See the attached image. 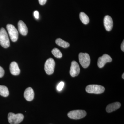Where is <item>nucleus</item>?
Listing matches in <instances>:
<instances>
[{
	"mask_svg": "<svg viewBox=\"0 0 124 124\" xmlns=\"http://www.w3.org/2000/svg\"><path fill=\"white\" fill-rule=\"evenodd\" d=\"M9 39L7 32L4 28L0 29V45L5 48L10 46Z\"/></svg>",
	"mask_w": 124,
	"mask_h": 124,
	"instance_id": "f257e3e1",
	"label": "nucleus"
},
{
	"mask_svg": "<svg viewBox=\"0 0 124 124\" xmlns=\"http://www.w3.org/2000/svg\"><path fill=\"white\" fill-rule=\"evenodd\" d=\"M24 118V116L21 113L15 114L10 112L8 114V120L9 123L11 124H19L23 121Z\"/></svg>",
	"mask_w": 124,
	"mask_h": 124,
	"instance_id": "f03ea898",
	"label": "nucleus"
},
{
	"mask_svg": "<svg viewBox=\"0 0 124 124\" xmlns=\"http://www.w3.org/2000/svg\"><path fill=\"white\" fill-rule=\"evenodd\" d=\"M85 90L87 93H90L99 94L104 92L105 88L99 85H90L86 86Z\"/></svg>",
	"mask_w": 124,
	"mask_h": 124,
	"instance_id": "7ed1b4c3",
	"label": "nucleus"
},
{
	"mask_svg": "<svg viewBox=\"0 0 124 124\" xmlns=\"http://www.w3.org/2000/svg\"><path fill=\"white\" fill-rule=\"evenodd\" d=\"M7 31L13 42H16L18 38V32L14 26L11 24H7L6 26Z\"/></svg>",
	"mask_w": 124,
	"mask_h": 124,
	"instance_id": "20e7f679",
	"label": "nucleus"
},
{
	"mask_svg": "<svg viewBox=\"0 0 124 124\" xmlns=\"http://www.w3.org/2000/svg\"><path fill=\"white\" fill-rule=\"evenodd\" d=\"M86 111L83 110H75L71 111L68 113V116L70 119L75 120L80 119L86 116Z\"/></svg>",
	"mask_w": 124,
	"mask_h": 124,
	"instance_id": "39448f33",
	"label": "nucleus"
},
{
	"mask_svg": "<svg viewBox=\"0 0 124 124\" xmlns=\"http://www.w3.org/2000/svg\"><path fill=\"white\" fill-rule=\"evenodd\" d=\"M79 58L80 63L84 68H86L89 66L90 64V58L88 54L86 53H80Z\"/></svg>",
	"mask_w": 124,
	"mask_h": 124,
	"instance_id": "423d86ee",
	"label": "nucleus"
},
{
	"mask_svg": "<svg viewBox=\"0 0 124 124\" xmlns=\"http://www.w3.org/2000/svg\"><path fill=\"white\" fill-rule=\"evenodd\" d=\"M55 65V61L52 58L46 60L45 64V70L46 74L50 75L54 73Z\"/></svg>",
	"mask_w": 124,
	"mask_h": 124,
	"instance_id": "0eeeda50",
	"label": "nucleus"
},
{
	"mask_svg": "<svg viewBox=\"0 0 124 124\" xmlns=\"http://www.w3.org/2000/svg\"><path fill=\"white\" fill-rule=\"evenodd\" d=\"M112 61V59L110 55L105 54L102 57L99 58L98 60V66L100 68H102L104 66L105 64L107 62H110Z\"/></svg>",
	"mask_w": 124,
	"mask_h": 124,
	"instance_id": "6e6552de",
	"label": "nucleus"
},
{
	"mask_svg": "<svg viewBox=\"0 0 124 124\" xmlns=\"http://www.w3.org/2000/svg\"><path fill=\"white\" fill-rule=\"evenodd\" d=\"M80 72V68L79 64L76 61H72L70 69V75L72 77H75L78 76Z\"/></svg>",
	"mask_w": 124,
	"mask_h": 124,
	"instance_id": "1a4fd4ad",
	"label": "nucleus"
},
{
	"mask_svg": "<svg viewBox=\"0 0 124 124\" xmlns=\"http://www.w3.org/2000/svg\"><path fill=\"white\" fill-rule=\"evenodd\" d=\"M104 24L107 31H110L112 29L113 26V20L110 16L106 15L104 17Z\"/></svg>",
	"mask_w": 124,
	"mask_h": 124,
	"instance_id": "9d476101",
	"label": "nucleus"
},
{
	"mask_svg": "<svg viewBox=\"0 0 124 124\" xmlns=\"http://www.w3.org/2000/svg\"><path fill=\"white\" fill-rule=\"evenodd\" d=\"M34 92L33 89L29 87L26 89L24 91V95L27 101H31L33 100L34 97Z\"/></svg>",
	"mask_w": 124,
	"mask_h": 124,
	"instance_id": "9b49d317",
	"label": "nucleus"
},
{
	"mask_svg": "<svg viewBox=\"0 0 124 124\" xmlns=\"http://www.w3.org/2000/svg\"><path fill=\"white\" fill-rule=\"evenodd\" d=\"M10 70L12 75L17 76L20 73V69L16 62H12L10 65Z\"/></svg>",
	"mask_w": 124,
	"mask_h": 124,
	"instance_id": "f8f14e48",
	"label": "nucleus"
},
{
	"mask_svg": "<svg viewBox=\"0 0 124 124\" xmlns=\"http://www.w3.org/2000/svg\"><path fill=\"white\" fill-rule=\"evenodd\" d=\"M18 31L21 35L23 36L26 35L28 33V28L24 22L20 20L18 23Z\"/></svg>",
	"mask_w": 124,
	"mask_h": 124,
	"instance_id": "ddd939ff",
	"label": "nucleus"
},
{
	"mask_svg": "<svg viewBox=\"0 0 124 124\" xmlns=\"http://www.w3.org/2000/svg\"><path fill=\"white\" fill-rule=\"evenodd\" d=\"M121 106V104L119 102H116L108 104L107 106L106 110L108 113H110L117 110L120 108Z\"/></svg>",
	"mask_w": 124,
	"mask_h": 124,
	"instance_id": "4468645a",
	"label": "nucleus"
},
{
	"mask_svg": "<svg viewBox=\"0 0 124 124\" xmlns=\"http://www.w3.org/2000/svg\"><path fill=\"white\" fill-rule=\"evenodd\" d=\"M55 43L58 45L63 48H68L70 46L68 42H66L60 38H57L55 40Z\"/></svg>",
	"mask_w": 124,
	"mask_h": 124,
	"instance_id": "2eb2a0df",
	"label": "nucleus"
},
{
	"mask_svg": "<svg viewBox=\"0 0 124 124\" xmlns=\"http://www.w3.org/2000/svg\"><path fill=\"white\" fill-rule=\"evenodd\" d=\"M80 18L82 23L85 24H87L89 22L88 16L84 12H81L80 14Z\"/></svg>",
	"mask_w": 124,
	"mask_h": 124,
	"instance_id": "dca6fc26",
	"label": "nucleus"
},
{
	"mask_svg": "<svg viewBox=\"0 0 124 124\" xmlns=\"http://www.w3.org/2000/svg\"><path fill=\"white\" fill-rule=\"evenodd\" d=\"M0 95L4 97H7L8 96L9 91L6 86L0 85Z\"/></svg>",
	"mask_w": 124,
	"mask_h": 124,
	"instance_id": "f3484780",
	"label": "nucleus"
},
{
	"mask_svg": "<svg viewBox=\"0 0 124 124\" xmlns=\"http://www.w3.org/2000/svg\"><path fill=\"white\" fill-rule=\"evenodd\" d=\"M53 55L57 58H60L62 57V54L61 51L57 48H54L53 49V50L51 51Z\"/></svg>",
	"mask_w": 124,
	"mask_h": 124,
	"instance_id": "a211bd4d",
	"label": "nucleus"
},
{
	"mask_svg": "<svg viewBox=\"0 0 124 124\" xmlns=\"http://www.w3.org/2000/svg\"><path fill=\"white\" fill-rule=\"evenodd\" d=\"M64 82H63V81L60 82L58 85L57 87V89L58 91H61L64 87Z\"/></svg>",
	"mask_w": 124,
	"mask_h": 124,
	"instance_id": "6ab92c4d",
	"label": "nucleus"
},
{
	"mask_svg": "<svg viewBox=\"0 0 124 124\" xmlns=\"http://www.w3.org/2000/svg\"><path fill=\"white\" fill-rule=\"evenodd\" d=\"M5 71L2 67L0 66V78L4 76Z\"/></svg>",
	"mask_w": 124,
	"mask_h": 124,
	"instance_id": "aec40b11",
	"label": "nucleus"
},
{
	"mask_svg": "<svg viewBox=\"0 0 124 124\" xmlns=\"http://www.w3.org/2000/svg\"><path fill=\"white\" fill-rule=\"evenodd\" d=\"M39 12L38 11H35L33 13L34 17L37 19H38L39 18Z\"/></svg>",
	"mask_w": 124,
	"mask_h": 124,
	"instance_id": "412c9836",
	"label": "nucleus"
},
{
	"mask_svg": "<svg viewBox=\"0 0 124 124\" xmlns=\"http://www.w3.org/2000/svg\"><path fill=\"white\" fill-rule=\"evenodd\" d=\"M47 0H38L39 3L40 5H43L46 3Z\"/></svg>",
	"mask_w": 124,
	"mask_h": 124,
	"instance_id": "4be33fe9",
	"label": "nucleus"
},
{
	"mask_svg": "<svg viewBox=\"0 0 124 124\" xmlns=\"http://www.w3.org/2000/svg\"><path fill=\"white\" fill-rule=\"evenodd\" d=\"M121 50H122L123 52L124 51V41L123 40L122 44H121Z\"/></svg>",
	"mask_w": 124,
	"mask_h": 124,
	"instance_id": "5701e85b",
	"label": "nucleus"
},
{
	"mask_svg": "<svg viewBox=\"0 0 124 124\" xmlns=\"http://www.w3.org/2000/svg\"><path fill=\"white\" fill-rule=\"evenodd\" d=\"M122 79H124V73H123V74L122 75Z\"/></svg>",
	"mask_w": 124,
	"mask_h": 124,
	"instance_id": "b1692460",
	"label": "nucleus"
}]
</instances>
